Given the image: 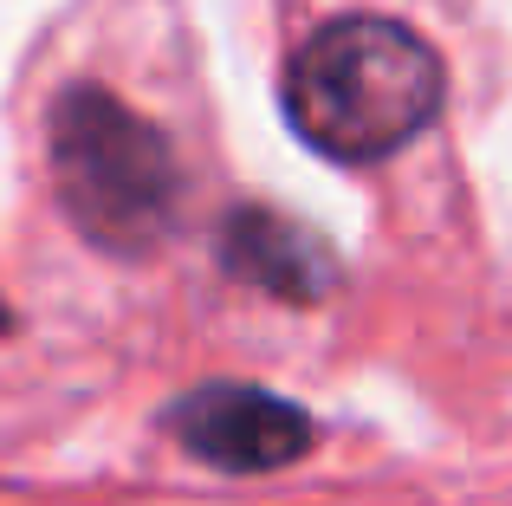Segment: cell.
I'll use <instances>...</instances> for the list:
<instances>
[{
  "instance_id": "1",
  "label": "cell",
  "mask_w": 512,
  "mask_h": 506,
  "mask_svg": "<svg viewBox=\"0 0 512 506\" xmlns=\"http://www.w3.org/2000/svg\"><path fill=\"white\" fill-rule=\"evenodd\" d=\"M286 111L312 150L338 163H376L435 124L441 59L402 20H331L286 65Z\"/></svg>"
},
{
  "instance_id": "2",
  "label": "cell",
  "mask_w": 512,
  "mask_h": 506,
  "mask_svg": "<svg viewBox=\"0 0 512 506\" xmlns=\"http://www.w3.org/2000/svg\"><path fill=\"white\" fill-rule=\"evenodd\" d=\"M52 189L85 241L111 253H143L169 228L175 156L169 137L137 117L117 91L72 85L52 104Z\"/></svg>"
},
{
  "instance_id": "3",
  "label": "cell",
  "mask_w": 512,
  "mask_h": 506,
  "mask_svg": "<svg viewBox=\"0 0 512 506\" xmlns=\"http://www.w3.org/2000/svg\"><path fill=\"white\" fill-rule=\"evenodd\" d=\"M169 429L188 455L227 474H273L312 448V416L253 383H201L169 409Z\"/></svg>"
},
{
  "instance_id": "4",
  "label": "cell",
  "mask_w": 512,
  "mask_h": 506,
  "mask_svg": "<svg viewBox=\"0 0 512 506\" xmlns=\"http://www.w3.org/2000/svg\"><path fill=\"white\" fill-rule=\"evenodd\" d=\"M221 260L227 273H240L247 286L273 292V299H318V292L331 286V260L325 247L312 241V234H299L292 221L266 215V208H240L234 221L221 228Z\"/></svg>"
},
{
  "instance_id": "5",
  "label": "cell",
  "mask_w": 512,
  "mask_h": 506,
  "mask_svg": "<svg viewBox=\"0 0 512 506\" xmlns=\"http://www.w3.org/2000/svg\"><path fill=\"white\" fill-rule=\"evenodd\" d=\"M0 325H7V305H0Z\"/></svg>"
}]
</instances>
